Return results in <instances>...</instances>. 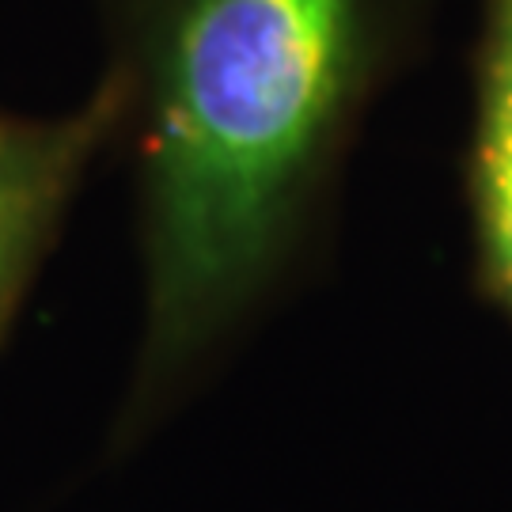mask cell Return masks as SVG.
<instances>
[{"instance_id":"cell-1","label":"cell","mask_w":512,"mask_h":512,"mask_svg":"<svg viewBox=\"0 0 512 512\" xmlns=\"http://www.w3.org/2000/svg\"><path fill=\"white\" fill-rule=\"evenodd\" d=\"M403 0H141L118 69L141 118L148 414L243 323L399 38Z\"/></svg>"},{"instance_id":"cell-2","label":"cell","mask_w":512,"mask_h":512,"mask_svg":"<svg viewBox=\"0 0 512 512\" xmlns=\"http://www.w3.org/2000/svg\"><path fill=\"white\" fill-rule=\"evenodd\" d=\"M126 118L129 95L118 73L73 114L23 118L0 110V338L88 164Z\"/></svg>"},{"instance_id":"cell-3","label":"cell","mask_w":512,"mask_h":512,"mask_svg":"<svg viewBox=\"0 0 512 512\" xmlns=\"http://www.w3.org/2000/svg\"><path fill=\"white\" fill-rule=\"evenodd\" d=\"M467 194L478 281L512 315V0H482Z\"/></svg>"}]
</instances>
